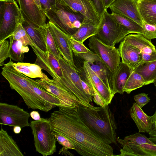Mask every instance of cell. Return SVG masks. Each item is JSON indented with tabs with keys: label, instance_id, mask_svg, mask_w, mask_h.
Listing matches in <instances>:
<instances>
[{
	"label": "cell",
	"instance_id": "6da1fadb",
	"mask_svg": "<svg viewBox=\"0 0 156 156\" xmlns=\"http://www.w3.org/2000/svg\"><path fill=\"white\" fill-rule=\"evenodd\" d=\"M77 108L59 106L58 110L54 111L48 119L52 130L69 140L81 155H115L110 144L84 123L77 113Z\"/></svg>",
	"mask_w": 156,
	"mask_h": 156
},
{
	"label": "cell",
	"instance_id": "7a4b0ae2",
	"mask_svg": "<svg viewBox=\"0 0 156 156\" xmlns=\"http://www.w3.org/2000/svg\"><path fill=\"white\" fill-rule=\"evenodd\" d=\"M77 113L92 131L108 144L117 145V125L108 105L92 108L79 104Z\"/></svg>",
	"mask_w": 156,
	"mask_h": 156
},
{
	"label": "cell",
	"instance_id": "3957f363",
	"mask_svg": "<svg viewBox=\"0 0 156 156\" xmlns=\"http://www.w3.org/2000/svg\"><path fill=\"white\" fill-rule=\"evenodd\" d=\"M11 60L2 68L1 73L7 80L12 90L16 91L22 97L28 108L38 109L48 112L55 107L37 94L26 76L16 70Z\"/></svg>",
	"mask_w": 156,
	"mask_h": 156
},
{
	"label": "cell",
	"instance_id": "277c9868",
	"mask_svg": "<svg viewBox=\"0 0 156 156\" xmlns=\"http://www.w3.org/2000/svg\"><path fill=\"white\" fill-rule=\"evenodd\" d=\"M45 13L50 21L70 36L77 31L85 18L59 0H56L55 5Z\"/></svg>",
	"mask_w": 156,
	"mask_h": 156
},
{
	"label": "cell",
	"instance_id": "5b68a950",
	"mask_svg": "<svg viewBox=\"0 0 156 156\" xmlns=\"http://www.w3.org/2000/svg\"><path fill=\"white\" fill-rule=\"evenodd\" d=\"M36 151L43 156L51 155L57 151V140L48 119L42 118L30 122Z\"/></svg>",
	"mask_w": 156,
	"mask_h": 156
},
{
	"label": "cell",
	"instance_id": "8992f818",
	"mask_svg": "<svg viewBox=\"0 0 156 156\" xmlns=\"http://www.w3.org/2000/svg\"><path fill=\"white\" fill-rule=\"evenodd\" d=\"M23 18L15 0H0V41L11 36Z\"/></svg>",
	"mask_w": 156,
	"mask_h": 156
},
{
	"label": "cell",
	"instance_id": "52a82bcc",
	"mask_svg": "<svg viewBox=\"0 0 156 156\" xmlns=\"http://www.w3.org/2000/svg\"><path fill=\"white\" fill-rule=\"evenodd\" d=\"M130 33L128 30L117 22L111 13L105 10L101 18L96 35L104 44L114 46Z\"/></svg>",
	"mask_w": 156,
	"mask_h": 156
},
{
	"label": "cell",
	"instance_id": "ba28073f",
	"mask_svg": "<svg viewBox=\"0 0 156 156\" xmlns=\"http://www.w3.org/2000/svg\"><path fill=\"white\" fill-rule=\"evenodd\" d=\"M37 56L35 64L48 73L53 79L65 87L73 94L72 87L65 76L58 59L50 51H43L37 47H31Z\"/></svg>",
	"mask_w": 156,
	"mask_h": 156
},
{
	"label": "cell",
	"instance_id": "9c48e42d",
	"mask_svg": "<svg viewBox=\"0 0 156 156\" xmlns=\"http://www.w3.org/2000/svg\"><path fill=\"white\" fill-rule=\"evenodd\" d=\"M88 46L111 72H113L121 63L118 49L104 44L96 35L90 37Z\"/></svg>",
	"mask_w": 156,
	"mask_h": 156
},
{
	"label": "cell",
	"instance_id": "30bf717a",
	"mask_svg": "<svg viewBox=\"0 0 156 156\" xmlns=\"http://www.w3.org/2000/svg\"><path fill=\"white\" fill-rule=\"evenodd\" d=\"M63 73L69 79L73 87L74 95L80 102V105L94 108L95 106L90 104L93 97L87 94L83 88L82 79L78 71L67 62L60 54L58 59Z\"/></svg>",
	"mask_w": 156,
	"mask_h": 156
},
{
	"label": "cell",
	"instance_id": "8fae6325",
	"mask_svg": "<svg viewBox=\"0 0 156 156\" xmlns=\"http://www.w3.org/2000/svg\"><path fill=\"white\" fill-rule=\"evenodd\" d=\"M35 81L43 88L57 98L61 102V106L77 108L80 105L73 94L57 81L49 79L45 74Z\"/></svg>",
	"mask_w": 156,
	"mask_h": 156
},
{
	"label": "cell",
	"instance_id": "7c38bea8",
	"mask_svg": "<svg viewBox=\"0 0 156 156\" xmlns=\"http://www.w3.org/2000/svg\"><path fill=\"white\" fill-rule=\"evenodd\" d=\"M30 114L18 106L0 103V124L22 128L30 126Z\"/></svg>",
	"mask_w": 156,
	"mask_h": 156
},
{
	"label": "cell",
	"instance_id": "4fadbf2b",
	"mask_svg": "<svg viewBox=\"0 0 156 156\" xmlns=\"http://www.w3.org/2000/svg\"><path fill=\"white\" fill-rule=\"evenodd\" d=\"M81 71L79 74L82 79L98 94L106 105L110 104L114 95L93 71L87 62L83 61Z\"/></svg>",
	"mask_w": 156,
	"mask_h": 156
},
{
	"label": "cell",
	"instance_id": "5bb4252c",
	"mask_svg": "<svg viewBox=\"0 0 156 156\" xmlns=\"http://www.w3.org/2000/svg\"><path fill=\"white\" fill-rule=\"evenodd\" d=\"M47 23L60 53L67 62L73 67L76 68L70 39L71 36L61 30L50 21H49Z\"/></svg>",
	"mask_w": 156,
	"mask_h": 156
},
{
	"label": "cell",
	"instance_id": "9a60e30c",
	"mask_svg": "<svg viewBox=\"0 0 156 156\" xmlns=\"http://www.w3.org/2000/svg\"><path fill=\"white\" fill-rule=\"evenodd\" d=\"M24 20L34 27L39 28L46 23V16L34 0H17Z\"/></svg>",
	"mask_w": 156,
	"mask_h": 156
},
{
	"label": "cell",
	"instance_id": "2e32d148",
	"mask_svg": "<svg viewBox=\"0 0 156 156\" xmlns=\"http://www.w3.org/2000/svg\"><path fill=\"white\" fill-rule=\"evenodd\" d=\"M123 40L137 48L140 51L141 62L156 60V49L150 40L140 34H129Z\"/></svg>",
	"mask_w": 156,
	"mask_h": 156
},
{
	"label": "cell",
	"instance_id": "e0dca14e",
	"mask_svg": "<svg viewBox=\"0 0 156 156\" xmlns=\"http://www.w3.org/2000/svg\"><path fill=\"white\" fill-rule=\"evenodd\" d=\"M76 56L83 60V61L88 63L91 69L112 93L110 82L111 72L98 56L91 51L87 53L78 54Z\"/></svg>",
	"mask_w": 156,
	"mask_h": 156
},
{
	"label": "cell",
	"instance_id": "ac0fdd59",
	"mask_svg": "<svg viewBox=\"0 0 156 156\" xmlns=\"http://www.w3.org/2000/svg\"><path fill=\"white\" fill-rule=\"evenodd\" d=\"M138 0H115L109 8L112 13L122 14L135 21L142 27L143 21L137 7Z\"/></svg>",
	"mask_w": 156,
	"mask_h": 156
},
{
	"label": "cell",
	"instance_id": "d6986e66",
	"mask_svg": "<svg viewBox=\"0 0 156 156\" xmlns=\"http://www.w3.org/2000/svg\"><path fill=\"white\" fill-rule=\"evenodd\" d=\"M74 10L83 15L85 18L99 25L101 18L91 0H59Z\"/></svg>",
	"mask_w": 156,
	"mask_h": 156
},
{
	"label": "cell",
	"instance_id": "ffe728a7",
	"mask_svg": "<svg viewBox=\"0 0 156 156\" xmlns=\"http://www.w3.org/2000/svg\"><path fill=\"white\" fill-rule=\"evenodd\" d=\"M118 49L122 62L126 64L131 70H134L141 62L140 51L123 40L121 42Z\"/></svg>",
	"mask_w": 156,
	"mask_h": 156
},
{
	"label": "cell",
	"instance_id": "44dd1931",
	"mask_svg": "<svg viewBox=\"0 0 156 156\" xmlns=\"http://www.w3.org/2000/svg\"><path fill=\"white\" fill-rule=\"evenodd\" d=\"M131 70L126 64L121 62L113 72H111L110 82L113 94H122L123 89Z\"/></svg>",
	"mask_w": 156,
	"mask_h": 156
},
{
	"label": "cell",
	"instance_id": "7402d4cb",
	"mask_svg": "<svg viewBox=\"0 0 156 156\" xmlns=\"http://www.w3.org/2000/svg\"><path fill=\"white\" fill-rule=\"evenodd\" d=\"M129 112L139 132L148 133L154 122V115L151 116H148L135 102L133 103Z\"/></svg>",
	"mask_w": 156,
	"mask_h": 156
},
{
	"label": "cell",
	"instance_id": "603a6c76",
	"mask_svg": "<svg viewBox=\"0 0 156 156\" xmlns=\"http://www.w3.org/2000/svg\"><path fill=\"white\" fill-rule=\"evenodd\" d=\"M123 147L118 156H156V145L145 144L136 145L120 143Z\"/></svg>",
	"mask_w": 156,
	"mask_h": 156
},
{
	"label": "cell",
	"instance_id": "cb8c5ba5",
	"mask_svg": "<svg viewBox=\"0 0 156 156\" xmlns=\"http://www.w3.org/2000/svg\"><path fill=\"white\" fill-rule=\"evenodd\" d=\"M16 143L6 131H0V156H23Z\"/></svg>",
	"mask_w": 156,
	"mask_h": 156
},
{
	"label": "cell",
	"instance_id": "d4e9b609",
	"mask_svg": "<svg viewBox=\"0 0 156 156\" xmlns=\"http://www.w3.org/2000/svg\"><path fill=\"white\" fill-rule=\"evenodd\" d=\"M137 7L143 21L150 24L156 22V0H138Z\"/></svg>",
	"mask_w": 156,
	"mask_h": 156
},
{
	"label": "cell",
	"instance_id": "484cf974",
	"mask_svg": "<svg viewBox=\"0 0 156 156\" xmlns=\"http://www.w3.org/2000/svg\"><path fill=\"white\" fill-rule=\"evenodd\" d=\"M98 26L85 18L77 31L71 37L83 43L87 39L97 34Z\"/></svg>",
	"mask_w": 156,
	"mask_h": 156
},
{
	"label": "cell",
	"instance_id": "4316f807",
	"mask_svg": "<svg viewBox=\"0 0 156 156\" xmlns=\"http://www.w3.org/2000/svg\"><path fill=\"white\" fill-rule=\"evenodd\" d=\"M21 23L23 28L37 47L44 52L48 51L47 44L39 28L34 27L25 20L23 18Z\"/></svg>",
	"mask_w": 156,
	"mask_h": 156
},
{
	"label": "cell",
	"instance_id": "83f0119b",
	"mask_svg": "<svg viewBox=\"0 0 156 156\" xmlns=\"http://www.w3.org/2000/svg\"><path fill=\"white\" fill-rule=\"evenodd\" d=\"M134 71L143 77L147 85L153 83L156 78V60L141 62Z\"/></svg>",
	"mask_w": 156,
	"mask_h": 156
},
{
	"label": "cell",
	"instance_id": "f1b7e54d",
	"mask_svg": "<svg viewBox=\"0 0 156 156\" xmlns=\"http://www.w3.org/2000/svg\"><path fill=\"white\" fill-rule=\"evenodd\" d=\"M12 65L16 70L29 78H41L44 74L41 67L35 63L19 62L13 63Z\"/></svg>",
	"mask_w": 156,
	"mask_h": 156
},
{
	"label": "cell",
	"instance_id": "f546056e",
	"mask_svg": "<svg viewBox=\"0 0 156 156\" xmlns=\"http://www.w3.org/2000/svg\"><path fill=\"white\" fill-rule=\"evenodd\" d=\"M9 38L10 58L16 62H22L24 58V54L29 50L28 46H24L20 41L14 39L12 36Z\"/></svg>",
	"mask_w": 156,
	"mask_h": 156
},
{
	"label": "cell",
	"instance_id": "4dcf8cb0",
	"mask_svg": "<svg viewBox=\"0 0 156 156\" xmlns=\"http://www.w3.org/2000/svg\"><path fill=\"white\" fill-rule=\"evenodd\" d=\"M35 92L49 103L55 107L61 106L62 103L56 96L44 89L35 80L26 76Z\"/></svg>",
	"mask_w": 156,
	"mask_h": 156
},
{
	"label": "cell",
	"instance_id": "1f68e13d",
	"mask_svg": "<svg viewBox=\"0 0 156 156\" xmlns=\"http://www.w3.org/2000/svg\"><path fill=\"white\" fill-rule=\"evenodd\" d=\"M111 14L119 23L131 33L143 34L144 30L142 27L133 20L121 14L114 13Z\"/></svg>",
	"mask_w": 156,
	"mask_h": 156
},
{
	"label": "cell",
	"instance_id": "d6a6232c",
	"mask_svg": "<svg viewBox=\"0 0 156 156\" xmlns=\"http://www.w3.org/2000/svg\"><path fill=\"white\" fill-rule=\"evenodd\" d=\"M147 85V83L140 75L131 70L123 90L124 92L129 94L132 91Z\"/></svg>",
	"mask_w": 156,
	"mask_h": 156
},
{
	"label": "cell",
	"instance_id": "836d02e7",
	"mask_svg": "<svg viewBox=\"0 0 156 156\" xmlns=\"http://www.w3.org/2000/svg\"><path fill=\"white\" fill-rule=\"evenodd\" d=\"M39 29L47 44L48 51L52 53L58 59L60 55L53 37L49 29L48 24L41 26Z\"/></svg>",
	"mask_w": 156,
	"mask_h": 156
},
{
	"label": "cell",
	"instance_id": "e575fe53",
	"mask_svg": "<svg viewBox=\"0 0 156 156\" xmlns=\"http://www.w3.org/2000/svg\"><path fill=\"white\" fill-rule=\"evenodd\" d=\"M14 39L20 41L24 46L30 45L37 47L23 28L22 23L16 28L11 35Z\"/></svg>",
	"mask_w": 156,
	"mask_h": 156
},
{
	"label": "cell",
	"instance_id": "d590c367",
	"mask_svg": "<svg viewBox=\"0 0 156 156\" xmlns=\"http://www.w3.org/2000/svg\"><path fill=\"white\" fill-rule=\"evenodd\" d=\"M119 143H123L136 145H140L145 144H155L144 135L141 134L140 132L126 136L123 139L117 138Z\"/></svg>",
	"mask_w": 156,
	"mask_h": 156
},
{
	"label": "cell",
	"instance_id": "8d00e7d4",
	"mask_svg": "<svg viewBox=\"0 0 156 156\" xmlns=\"http://www.w3.org/2000/svg\"><path fill=\"white\" fill-rule=\"evenodd\" d=\"M142 28L144 30L142 35L146 38L151 40L156 38V25L150 24L143 21Z\"/></svg>",
	"mask_w": 156,
	"mask_h": 156
},
{
	"label": "cell",
	"instance_id": "74e56055",
	"mask_svg": "<svg viewBox=\"0 0 156 156\" xmlns=\"http://www.w3.org/2000/svg\"><path fill=\"white\" fill-rule=\"evenodd\" d=\"M9 43L6 40L0 41V66L4 65V61L10 58Z\"/></svg>",
	"mask_w": 156,
	"mask_h": 156
},
{
	"label": "cell",
	"instance_id": "f35d334b",
	"mask_svg": "<svg viewBox=\"0 0 156 156\" xmlns=\"http://www.w3.org/2000/svg\"><path fill=\"white\" fill-rule=\"evenodd\" d=\"M70 39L72 50L75 55L79 54L87 53L90 51L83 43L75 40L71 37Z\"/></svg>",
	"mask_w": 156,
	"mask_h": 156
},
{
	"label": "cell",
	"instance_id": "ab89813d",
	"mask_svg": "<svg viewBox=\"0 0 156 156\" xmlns=\"http://www.w3.org/2000/svg\"><path fill=\"white\" fill-rule=\"evenodd\" d=\"M53 131V130H52ZM55 137L59 144L68 150H75V147L71 141L62 135L53 131Z\"/></svg>",
	"mask_w": 156,
	"mask_h": 156
},
{
	"label": "cell",
	"instance_id": "60d3db41",
	"mask_svg": "<svg viewBox=\"0 0 156 156\" xmlns=\"http://www.w3.org/2000/svg\"><path fill=\"white\" fill-rule=\"evenodd\" d=\"M134 99L136 104L141 108L147 105L150 101L148 94L144 93L139 94L134 96Z\"/></svg>",
	"mask_w": 156,
	"mask_h": 156
},
{
	"label": "cell",
	"instance_id": "b9f144b4",
	"mask_svg": "<svg viewBox=\"0 0 156 156\" xmlns=\"http://www.w3.org/2000/svg\"><path fill=\"white\" fill-rule=\"evenodd\" d=\"M154 122L148 133L149 135V140L156 145V111L154 114Z\"/></svg>",
	"mask_w": 156,
	"mask_h": 156
},
{
	"label": "cell",
	"instance_id": "7bdbcfd3",
	"mask_svg": "<svg viewBox=\"0 0 156 156\" xmlns=\"http://www.w3.org/2000/svg\"><path fill=\"white\" fill-rule=\"evenodd\" d=\"M42 9L44 12L54 6L56 0H39Z\"/></svg>",
	"mask_w": 156,
	"mask_h": 156
},
{
	"label": "cell",
	"instance_id": "ee69618b",
	"mask_svg": "<svg viewBox=\"0 0 156 156\" xmlns=\"http://www.w3.org/2000/svg\"><path fill=\"white\" fill-rule=\"evenodd\" d=\"M94 3L98 12L100 18L105 10L103 8L100 0H91Z\"/></svg>",
	"mask_w": 156,
	"mask_h": 156
},
{
	"label": "cell",
	"instance_id": "f6af8a7d",
	"mask_svg": "<svg viewBox=\"0 0 156 156\" xmlns=\"http://www.w3.org/2000/svg\"><path fill=\"white\" fill-rule=\"evenodd\" d=\"M94 91V94L93 96V99L94 103L97 105L102 107H104L106 105L98 94L95 91Z\"/></svg>",
	"mask_w": 156,
	"mask_h": 156
},
{
	"label": "cell",
	"instance_id": "bcb514c9",
	"mask_svg": "<svg viewBox=\"0 0 156 156\" xmlns=\"http://www.w3.org/2000/svg\"><path fill=\"white\" fill-rule=\"evenodd\" d=\"M105 10H107L115 0H100Z\"/></svg>",
	"mask_w": 156,
	"mask_h": 156
},
{
	"label": "cell",
	"instance_id": "7dc6e473",
	"mask_svg": "<svg viewBox=\"0 0 156 156\" xmlns=\"http://www.w3.org/2000/svg\"><path fill=\"white\" fill-rule=\"evenodd\" d=\"M30 117L34 120H40L41 119L40 115L38 111H34L30 113Z\"/></svg>",
	"mask_w": 156,
	"mask_h": 156
},
{
	"label": "cell",
	"instance_id": "c3c4849f",
	"mask_svg": "<svg viewBox=\"0 0 156 156\" xmlns=\"http://www.w3.org/2000/svg\"><path fill=\"white\" fill-rule=\"evenodd\" d=\"M68 149L64 147H63L59 151L58 154H65V155H69L70 156L73 155L70 152L68 151Z\"/></svg>",
	"mask_w": 156,
	"mask_h": 156
},
{
	"label": "cell",
	"instance_id": "681fc988",
	"mask_svg": "<svg viewBox=\"0 0 156 156\" xmlns=\"http://www.w3.org/2000/svg\"><path fill=\"white\" fill-rule=\"evenodd\" d=\"M21 128L19 126H14L13 128V132L16 134H19L20 133L21 130Z\"/></svg>",
	"mask_w": 156,
	"mask_h": 156
},
{
	"label": "cell",
	"instance_id": "f907efd6",
	"mask_svg": "<svg viewBox=\"0 0 156 156\" xmlns=\"http://www.w3.org/2000/svg\"><path fill=\"white\" fill-rule=\"evenodd\" d=\"M35 3L36 4V5H37V6H38V7L39 8V9L42 11H43V10L42 9L41 3L40 2L39 0H34Z\"/></svg>",
	"mask_w": 156,
	"mask_h": 156
},
{
	"label": "cell",
	"instance_id": "816d5d0a",
	"mask_svg": "<svg viewBox=\"0 0 156 156\" xmlns=\"http://www.w3.org/2000/svg\"><path fill=\"white\" fill-rule=\"evenodd\" d=\"M153 83H154V84L156 88V78L155 80Z\"/></svg>",
	"mask_w": 156,
	"mask_h": 156
},
{
	"label": "cell",
	"instance_id": "f5cc1de1",
	"mask_svg": "<svg viewBox=\"0 0 156 156\" xmlns=\"http://www.w3.org/2000/svg\"><path fill=\"white\" fill-rule=\"evenodd\" d=\"M156 25V22H155V23H154Z\"/></svg>",
	"mask_w": 156,
	"mask_h": 156
},
{
	"label": "cell",
	"instance_id": "db71d44e",
	"mask_svg": "<svg viewBox=\"0 0 156 156\" xmlns=\"http://www.w3.org/2000/svg\"></svg>",
	"mask_w": 156,
	"mask_h": 156
}]
</instances>
